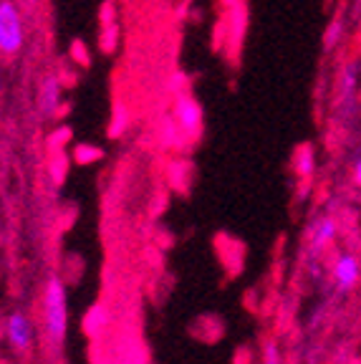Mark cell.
Returning <instances> with one entry per match:
<instances>
[{
    "label": "cell",
    "mask_w": 361,
    "mask_h": 364,
    "mask_svg": "<svg viewBox=\"0 0 361 364\" xmlns=\"http://www.w3.org/2000/svg\"><path fill=\"white\" fill-rule=\"evenodd\" d=\"M43 321L45 336L53 347H61L66 339L68 326V309H66V286L58 276H51L43 291Z\"/></svg>",
    "instance_id": "obj_1"
},
{
    "label": "cell",
    "mask_w": 361,
    "mask_h": 364,
    "mask_svg": "<svg viewBox=\"0 0 361 364\" xmlns=\"http://www.w3.org/2000/svg\"><path fill=\"white\" fill-rule=\"evenodd\" d=\"M26 43L23 16L13 0H0V53L16 56Z\"/></svg>",
    "instance_id": "obj_2"
},
{
    "label": "cell",
    "mask_w": 361,
    "mask_h": 364,
    "mask_svg": "<svg viewBox=\"0 0 361 364\" xmlns=\"http://www.w3.org/2000/svg\"><path fill=\"white\" fill-rule=\"evenodd\" d=\"M333 284H336V291L341 296L351 294V291L359 286L361 281V261L354 256V253H341L333 263Z\"/></svg>",
    "instance_id": "obj_3"
},
{
    "label": "cell",
    "mask_w": 361,
    "mask_h": 364,
    "mask_svg": "<svg viewBox=\"0 0 361 364\" xmlns=\"http://www.w3.org/2000/svg\"><path fill=\"white\" fill-rule=\"evenodd\" d=\"M336 233H339V225H336V220L328 218V215H321L311 223V228H308V253H311L313 261H316L323 250L336 240Z\"/></svg>",
    "instance_id": "obj_4"
},
{
    "label": "cell",
    "mask_w": 361,
    "mask_h": 364,
    "mask_svg": "<svg viewBox=\"0 0 361 364\" xmlns=\"http://www.w3.org/2000/svg\"><path fill=\"white\" fill-rule=\"evenodd\" d=\"M175 117H177V124H180V129L185 132V134H190V136L200 134V127H203V109H200V104L192 97L177 99Z\"/></svg>",
    "instance_id": "obj_5"
},
{
    "label": "cell",
    "mask_w": 361,
    "mask_h": 364,
    "mask_svg": "<svg viewBox=\"0 0 361 364\" xmlns=\"http://www.w3.org/2000/svg\"><path fill=\"white\" fill-rule=\"evenodd\" d=\"M6 331H8L11 344L18 349V352H26V349L31 347V341H33V324H31V318L23 311L11 314V318H8V324H6Z\"/></svg>",
    "instance_id": "obj_6"
},
{
    "label": "cell",
    "mask_w": 361,
    "mask_h": 364,
    "mask_svg": "<svg viewBox=\"0 0 361 364\" xmlns=\"http://www.w3.org/2000/svg\"><path fill=\"white\" fill-rule=\"evenodd\" d=\"M61 104V84L53 74L43 76L38 86V107L43 114H53Z\"/></svg>",
    "instance_id": "obj_7"
},
{
    "label": "cell",
    "mask_w": 361,
    "mask_h": 364,
    "mask_svg": "<svg viewBox=\"0 0 361 364\" xmlns=\"http://www.w3.org/2000/svg\"><path fill=\"white\" fill-rule=\"evenodd\" d=\"M356 86H359V68H356V63H349V66H344V71H341L339 104H344V107H351V104H354Z\"/></svg>",
    "instance_id": "obj_8"
},
{
    "label": "cell",
    "mask_w": 361,
    "mask_h": 364,
    "mask_svg": "<svg viewBox=\"0 0 361 364\" xmlns=\"http://www.w3.org/2000/svg\"><path fill=\"white\" fill-rule=\"evenodd\" d=\"M293 165H296V175L303 177V180H308V177L316 172V152H313L311 144H303V147L298 149Z\"/></svg>",
    "instance_id": "obj_9"
},
{
    "label": "cell",
    "mask_w": 361,
    "mask_h": 364,
    "mask_svg": "<svg viewBox=\"0 0 361 364\" xmlns=\"http://www.w3.org/2000/svg\"><path fill=\"white\" fill-rule=\"evenodd\" d=\"M341 38H344V18L336 16L323 31V51H333L341 43Z\"/></svg>",
    "instance_id": "obj_10"
},
{
    "label": "cell",
    "mask_w": 361,
    "mask_h": 364,
    "mask_svg": "<svg viewBox=\"0 0 361 364\" xmlns=\"http://www.w3.org/2000/svg\"><path fill=\"white\" fill-rule=\"evenodd\" d=\"M109 324V311L104 306H94L89 311V316H86V331L89 334H96L99 329H104V326Z\"/></svg>",
    "instance_id": "obj_11"
},
{
    "label": "cell",
    "mask_w": 361,
    "mask_h": 364,
    "mask_svg": "<svg viewBox=\"0 0 361 364\" xmlns=\"http://www.w3.org/2000/svg\"><path fill=\"white\" fill-rule=\"evenodd\" d=\"M263 364H283V354L281 347H278V341L268 339L263 344Z\"/></svg>",
    "instance_id": "obj_12"
},
{
    "label": "cell",
    "mask_w": 361,
    "mask_h": 364,
    "mask_svg": "<svg viewBox=\"0 0 361 364\" xmlns=\"http://www.w3.org/2000/svg\"><path fill=\"white\" fill-rule=\"evenodd\" d=\"M96 159H102V149L91 147V144H81L76 149V162H81V165H89V162H96Z\"/></svg>",
    "instance_id": "obj_13"
},
{
    "label": "cell",
    "mask_w": 361,
    "mask_h": 364,
    "mask_svg": "<svg viewBox=\"0 0 361 364\" xmlns=\"http://www.w3.org/2000/svg\"><path fill=\"white\" fill-rule=\"evenodd\" d=\"M114 41H117V26H114V23H107V28H104V36H102L104 51H112Z\"/></svg>",
    "instance_id": "obj_14"
},
{
    "label": "cell",
    "mask_w": 361,
    "mask_h": 364,
    "mask_svg": "<svg viewBox=\"0 0 361 364\" xmlns=\"http://www.w3.org/2000/svg\"><path fill=\"white\" fill-rule=\"evenodd\" d=\"M354 182L361 188V157H359V162H356V167H354Z\"/></svg>",
    "instance_id": "obj_15"
}]
</instances>
